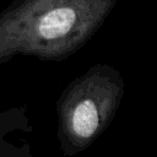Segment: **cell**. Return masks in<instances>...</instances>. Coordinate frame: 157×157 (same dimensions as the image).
Segmentation results:
<instances>
[{
  "instance_id": "obj_1",
  "label": "cell",
  "mask_w": 157,
  "mask_h": 157,
  "mask_svg": "<svg viewBox=\"0 0 157 157\" xmlns=\"http://www.w3.org/2000/svg\"><path fill=\"white\" fill-rule=\"evenodd\" d=\"M118 0H12L0 12V65L16 55L61 61L101 28Z\"/></svg>"
},
{
  "instance_id": "obj_2",
  "label": "cell",
  "mask_w": 157,
  "mask_h": 157,
  "mask_svg": "<svg viewBox=\"0 0 157 157\" xmlns=\"http://www.w3.org/2000/svg\"><path fill=\"white\" fill-rule=\"evenodd\" d=\"M125 92L121 74L96 64L72 80L56 102L58 137L66 156L90 147L114 119Z\"/></svg>"
}]
</instances>
